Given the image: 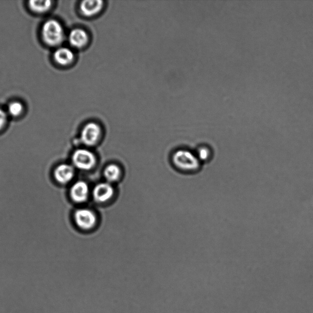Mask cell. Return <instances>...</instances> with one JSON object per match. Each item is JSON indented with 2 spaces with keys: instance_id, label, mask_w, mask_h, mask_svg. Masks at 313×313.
Masks as SVG:
<instances>
[{
  "instance_id": "obj_12",
  "label": "cell",
  "mask_w": 313,
  "mask_h": 313,
  "mask_svg": "<svg viewBox=\"0 0 313 313\" xmlns=\"http://www.w3.org/2000/svg\"><path fill=\"white\" fill-rule=\"evenodd\" d=\"M104 174L106 180L109 183L116 182L120 176V168L114 164L109 165L105 168Z\"/></svg>"
},
{
  "instance_id": "obj_4",
  "label": "cell",
  "mask_w": 313,
  "mask_h": 313,
  "mask_svg": "<svg viewBox=\"0 0 313 313\" xmlns=\"http://www.w3.org/2000/svg\"><path fill=\"white\" fill-rule=\"evenodd\" d=\"M75 221L77 226L83 230L92 229L96 223V216L92 210L80 209L74 215Z\"/></svg>"
},
{
  "instance_id": "obj_2",
  "label": "cell",
  "mask_w": 313,
  "mask_h": 313,
  "mask_svg": "<svg viewBox=\"0 0 313 313\" xmlns=\"http://www.w3.org/2000/svg\"><path fill=\"white\" fill-rule=\"evenodd\" d=\"M173 159L174 164L185 171H195L199 167L198 156L186 150H179L175 152Z\"/></svg>"
},
{
  "instance_id": "obj_10",
  "label": "cell",
  "mask_w": 313,
  "mask_h": 313,
  "mask_svg": "<svg viewBox=\"0 0 313 313\" xmlns=\"http://www.w3.org/2000/svg\"><path fill=\"white\" fill-rule=\"evenodd\" d=\"M69 41L74 48H81L88 41V35L85 31L77 28L71 31Z\"/></svg>"
},
{
  "instance_id": "obj_1",
  "label": "cell",
  "mask_w": 313,
  "mask_h": 313,
  "mask_svg": "<svg viewBox=\"0 0 313 313\" xmlns=\"http://www.w3.org/2000/svg\"><path fill=\"white\" fill-rule=\"evenodd\" d=\"M41 33L43 41L49 46H56L63 41L64 29L57 20L51 19L47 21L43 25Z\"/></svg>"
},
{
  "instance_id": "obj_6",
  "label": "cell",
  "mask_w": 313,
  "mask_h": 313,
  "mask_svg": "<svg viewBox=\"0 0 313 313\" xmlns=\"http://www.w3.org/2000/svg\"><path fill=\"white\" fill-rule=\"evenodd\" d=\"M114 194V187L108 183H100L93 190L94 199L97 202L104 203L111 198Z\"/></svg>"
},
{
  "instance_id": "obj_14",
  "label": "cell",
  "mask_w": 313,
  "mask_h": 313,
  "mask_svg": "<svg viewBox=\"0 0 313 313\" xmlns=\"http://www.w3.org/2000/svg\"><path fill=\"white\" fill-rule=\"evenodd\" d=\"M9 114L13 117H18L23 111L24 106L19 102H12L8 106Z\"/></svg>"
},
{
  "instance_id": "obj_8",
  "label": "cell",
  "mask_w": 313,
  "mask_h": 313,
  "mask_svg": "<svg viewBox=\"0 0 313 313\" xmlns=\"http://www.w3.org/2000/svg\"><path fill=\"white\" fill-rule=\"evenodd\" d=\"M75 171L73 166L69 164H61L55 168L54 176L58 183L65 184L73 179Z\"/></svg>"
},
{
  "instance_id": "obj_3",
  "label": "cell",
  "mask_w": 313,
  "mask_h": 313,
  "mask_svg": "<svg viewBox=\"0 0 313 313\" xmlns=\"http://www.w3.org/2000/svg\"><path fill=\"white\" fill-rule=\"evenodd\" d=\"M73 164L76 168L81 170H90L96 164V160L95 154L86 149H78L73 155Z\"/></svg>"
},
{
  "instance_id": "obj_16",
  "label": "cell",
  "mask_w": 313,
  "mask_h": 313,
  "mask_svg": "<svg viewBox=\"0 0 313 313\" xmlns=\"http://www.w3.org/2000/svg\"><path fill=\"white\" fill-rule=\"evenodd\" d=\"M6 121H7V115L3 109H0V130L5 126Z\"/></svg>"
},
{
  "instance_id": "obj_11",
  "label": "cell",
  "mask_w": 313,
  "mask_h": 313,
  "mask_svg": "<svg viewBox=\"0 0 313 313\" xmlns=\"http://www.w3.org/2000/svg\"><path fill=\"white\" fill-rule=\"evenodd\" d=\"M55 61L62 65L70 64L74 61V55L70 49L59 48L54 53Z\"/></svg>"
},
{
  "instance_id": "obj_13",
  "label": "cell",
  "mask_w": 313,
  "mask_h": 313,
  "mask_svg": "<svg viewBox=\"0 0 313 313\" xmlns=\"http://www.w3.org/2000/svg\"><path fill=\"white\" fill-rule=\"evenodd\" d=\"M29 7L34 12L37 13H43L48 11L52 6V2L47 1H30Z\"/></svg>"
},
{
  "instance_id": "obj_9",
  "label": "cell",
  "mask_w": 313,
  "mask_h": 313,
  "mask_svg": "<svg viewBox=\"0 0 313 313\" xmlns=\"http://www.w3.org/2000/svg\"><path fill=\"white\" fill-rule=\"evenodd\" d=\"M104 6V2L101 0L90 1L86 0L81 3L80 8L81 13L86 16H93L101 11Z\"/></svg>"
},
{
  "instance_id": "obj_15",
  "label": "cell",
  "mask_w": 313,
  "mask_h": 313,
  "mask_svg": "<svg viewBox=\"0 0 313 313\" xmlns=\"http://www.w3.org/2000/svg\"><path fill=\"white\" fill-rule=\"evenodd\" d=\"M211 152L208 147H202L198 151V158L202 161H206L211 158Z\"/></svg>"
},
{
  "instance_id": "obj_7",
  "label": "cell",
  "mask_w": 313,
  "mask_h": 313,
  "mask_svg": "<svg viewBox=\"0 0 313 313\" xmlns=\"http://www.w3.org/2000/svg\"><path fill=\"white\" fill-rule=\"evenodd\" d=\"M89 187L84 181H78L71 189V196L73 201L76 203H83L88 198Z\"/></svg>"
},
{
  "instance_id": "obj_5",
  "label": "cell",
  "mask_w": 313,
  "mask_h": 313,
  "mask_svg": "<svg viewBox=\"0 0 313 313\" xmlns=\"http://www.w3.org/2000/svg\"><path fill=\"white\" fill-rule=\"evenodd\" d=\"M101 127L98 124L90 123L84 126L81 130V140L86 146H93L98 142L101 136Z\"/></svg>"
}]
</instances>
